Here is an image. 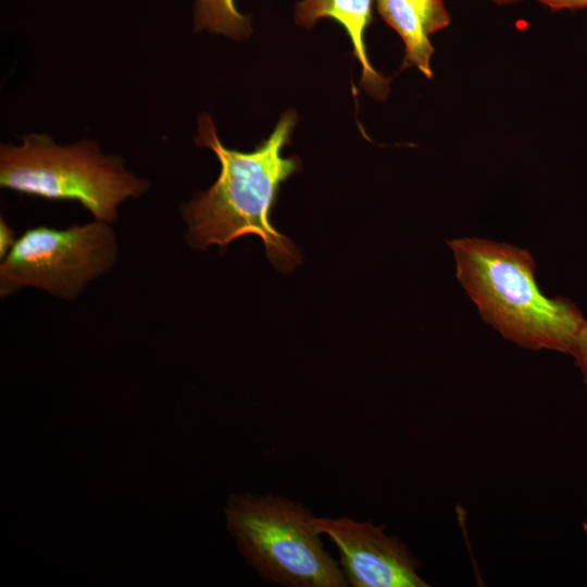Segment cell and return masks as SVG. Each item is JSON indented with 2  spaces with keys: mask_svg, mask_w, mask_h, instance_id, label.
Masks as SVG:
<instances>
[{
  "mask_svg": "<svg viewBox=\"0 0 587 587\" xmlns=\"http://www.w3.org/2000/svg\"><path fill=\"white\" fill-rule=\"evenodd\" d=\"M296 122L295 112H286L267 139L253 151L242 152L223 146L209 115L199 118L196 141L216 154L221 173L207 191L180 208L187 224L186 240L192 249L225 248L239 237L257 235L264 242L267 259L280 272L289 273L301 263L299 249L271 222L282 183L301 168L296 155H282Z\"/></svg>",
  "mask_w": 587,
  "mask_h": 587,
  "instance_id": "obj_1",
  "label": "cell"
},
{
  "mask_svg": "<svg viewBox=\"0 0 587 587\" xmlns=\"http://www.w3.org/2000/svg\"><path fill=\"white\" fill-rule=\"evenodd\" d=\"M448 245L457 278L485 322L520 347L570 353L586 320L570 300L539 289L527 250L482 238Z\"/></svg>",
  "mask_w": 587,
  "mask_h": 587,
  "instance_id": "obj_2",
  "label": "cell"
},
{
  "mask_svg": "<svg viewBox=\"0 0 587 587\" xmlns=\"http://www.w3.org/2000/svg\"><path fill=\"white\" fill-rule=\"evenodd\" d=\"M226 525L247 563L266 583L284 587H345L344 572L325 549L315 515L278 495H230Z\"/></svg>",
  "mask_w": 587,
  "mask_h": 587,
  "instance_id": "obj_3",
  "label": "cell"
},
{
  "mask_svg": "<svg viewBox=\"0 0 587 587\" xmlns=\"http://www.w3.org/2000/svg\"><path fill=\"white\" fill-rule=\"evenodd\" d=\"M0 185L47 199L76 200L93 220L113 224L118 207L142 196L149 184L128 172L116 157L83 140L57 145L46 135L22 137L18 146L1 145Z\"/></svg>",
  "mask_w": 587,
  "mask_h": 587,
  "instance_id": "obj_4",
  "label": "cell"
},
{
  "mask_svg": "<svg viewBox=\"0 0 587 587\" xmlns=\"http://www.w3.org/2000/svg\"><path fill=\"white\" fill-rule=\"evenodd\" d=\"M116 260L117 238L109 223L29 228L2 258L0 296L29 287L71 301L112 270Z\"/></svg>",
  "mask_w": 587,
  "mask_h": 587,
  "instance_id": "obj_5",
  "label": "cell"
},
{
  "mask_svg": "<svg viewBox=\"0 0 587 587\" xmlns=\"http://www.w3.org/2000/svg\"><path fill=\"white\" fill-rule=\"evenodd\" d=\"M317 528L337 547L340 567L352 587H427L420 561L396 536L371 521L315 517Z\"/></svg>",
  "mask_w": 587,
  "mask_h": 587,
  "instance_id": "obj_6",
  "label": "cell"
},
{
  "mask_svg": "<svg viewBox=\"0 0 587 587\" xmlns=\"http://www.w3.org/2000/svg\"><path fill=\"white\" fill-rule=\"evenodd\" d=\"M373 0H302L296 5V23L311 28L315 22L329 17L338 22L347 32L353 55L362 66L361 86L378 100L389 93V79L378 73L370 63L364 34L373 21Z\"/></svg>",
  "mask_w": 587,
  "mask_h": 587,
  "instance_id": "obj_7",
  "label": "cell"
},
{
  "mask_svg": "<svg viewBox=\"0 0 587 587\" xmlns=\"http://www.w3.org/2000/svg\"><path fill=\"white\" fill-rule=\"evenodd\" d=\"M379 15L404 43L402 68L417 67L427 78L433 77L430 58L434 47L417 10L409 0H375Z\"/></svg>",
  "mask_w": 587,
  "mask_h": 587,
  "instance_id": "obj_8",
  "label": "cell"
},
{
  "mask_svg": "<svg viewBox=\"0 0 587 587\" xmlns=\"http://www.w3.org/2000/svg\"><path fill=\"white\" fill-rule=\"evenodd\" d=\"M193 23L197 32L208 30L233 39L251 33L250 18L236 9L234 0H196Z\"/></svg>",
  "mask_w": 587,
  "mask_h": 587,
  "instance_id": "obj_9",
  "label": "cell"
},
{
  "mask_svg": "<svg viewBox=\"0 0 587 587\" xmlns=\"http://www.w3.org/2000/svg\"><path fill=\"white\" fill-rule=\"evenodd\" d=\"M421 15L428 35L450 25L451 17L444 0H409Z\"/></svg>",
  "mask_w": 587,
  "mask_h": 587,
  "instance_id": "obj_10",
  "label": "cell"
},
{
  "mask_svg": "<svg viewBox=\"0 0 587 587\" xmlns=\"http://www.w3.org/2000/svg\"><path fill=\"white\" fill-rule=\"evenodd\" d=\"M569 354L574 358L587 385V321L578 329Z\"/></svg>",
  "mask_w": 587,
  "mask_h": 587,
  "instance_id": "obj_11",
  "label": "cell"
},
{
  "mask_svg": "<svg viewBox=\"0 0 587 587\" xmlns=\"http://www.w3.org/2000/svg\"><path fill=\"white\" fill-rule=\"evenodd\" d=\"M553 11L587 9V0H537Z\"/></svg>",
  "mask_w": 587,
  "mask_h": 587,
  "instance_id": "obj_12",
  "label": "cell"
},
{
  "mask_svg": "<svg viewBox=\"0 0 587 587\" xmlns=\"http://www.w3.org/2000/svg\"><path fill=\"white\" fill-rule=\"evenodd\" d=\"M17 238L14 237V232L8 226V224L1 218L0 221V257L1 259L7 255L15 243Z\"/></svg>",
  "mask_w": 587,
  "mask_h": 587,
  "instance_id": "obj_13",
  "label": "cell"
},
{
  "mask_svg": "<svg viewBox=\"0 0 587 587\" xmlns=\"http://www.w3.org/2000/svg\"><path fill=\"white\" fill-rule=\"evenodd\" d=\"M491 1L499 5H505V4H514L523 0H491Z\"/></svg>",
  "mask_w": 587,
  "mask_h": 587,
  "instance_id": "obj_14",
  "label": "cell"
},
{
  "mask_svg": "<svg viewBox=\"0 0 587 587\" xmlns=\"http://www.w3.org/2000/svg\"><path fill=\"white\" fill-rule=\"evenodd\" d=\"M584 528H585V530H586V534H587V521H586V522H584Z\"/></svg>",
  "mask_w": 587,
  "mask_h": 587,
  "instance_id": "obj_15",
  "label": "cell"
}]
</instances>
